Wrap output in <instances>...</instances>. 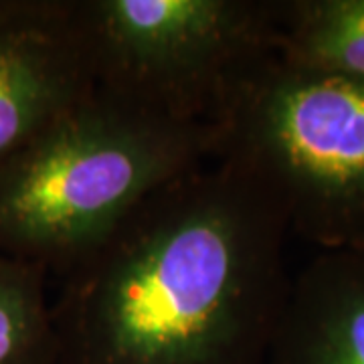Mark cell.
<instances>
[{"instance_id":"1","label":"cell","mask_w":364,"mask_h":364,"mask_svg":"<svg viewBox=\"0 0 364 364\" xmlns=\"http://www.w3.org/2000/svg\"><path fill=\"white\" fill-rule=\"evenodd\" d=\"M289 233L251 170L208 160L63 275L55 364H265L291 286Z\"/></svg>"},{"instance_id":"2","label":"cell","mask_w":364,"mask_h":364,"mask_svg":"<svg viewBox=\"0 0 364 364\" xmlns=\"http://www.w3.org/2000/svg\"><path fill=\"white\" fill-rule=\"evenodd\" d=\"M217 128L95 85L0 172V251L65 275L166 184L215 160Z\"/></svg>"},{"instance_id":"3","label":"cell","mask_w":364,"mask_h":364,"mask_svg":"<svg viewBox=\"0 0 364 364\" xmlns=\"http://www.w3.org/2000/svg\"><path fill=\"white\" fill-rule=\"evenodd\" d=\"M217 128L215 158L259 178L291 233L318 249L364 237V79L263 57L235 83Z\"/></svg>"},{"instance_id":"4","label":"cell","mask_w":364,"mask_h":364,"mask_svg":"<svg viewBox=\"0 0 364 364\" xmlns=\"http://www.w3.org/2000/svg\"><path fill=\"white\" fill-rule=\"evenodd\" d=\"M95 85L181 122L215 124L275 53V0H77Z\"/></svg>"},{"instance_id":"5","label":"cell","mask_w":364,"mask_h":364,"mask_svg":"<svg viewBox=\"0 0 364 364\" xmlns=\"http://www.w3.org/2000/svg\"><path fill=\"white\" fill-rule=\"evenodd\" d=\"M93 90L77 0H0V172Z\"/></svg>"},{"instance_id":"6","label":"cell","mask_w":364,"mask_h":364,"mask_svg":"<svg viewBox=\"0 0 364 364\" xmlns=\"http://www.w3.org/2000/svg\"><path fill=\"white\" fill-rule=\"evenodd\" d=\"M265 364H364V251L320 249L291 277Z\"/></svg>"},{"instance_id":"7","label":"cell","mask_w":364,"mask_h":364,"mask_svg":"<svg viewBox=\"0 0 364 364\" xmlns=\"http://www.w3.org/2000/svg\"><path fill=\"white\" fill-rule=\"evenodd\" d=\"M275 28L289 65L364 79V0H275Z\"/></svg>"},{"instance_id":"8","label":"cell","mask_w":364,"mask_h":364,"mask_svg":"<svg viewBox=\"0 0 364 364\" xmlns=\"http://www.w3.org/2000/svg\"><path fill=\"white\" fill-rule=\"evenodd\" d=\"M43 267L0 251V364H55L57 330Z\"/></svg>"},{"instance_id":"9","label":"cell","mask_w":364,"mask_h":364,"mask_svg":"<svg viewBox=\"0 0 364 364\" xmlns=\"http://www.w3.org/2000/svg\"><path fill=\"white\" fill-rule=\"evenodd\" d=\"M352 249H360V251H364V237L356 243V245H352Z\"/></svg>"}]
</instances>
